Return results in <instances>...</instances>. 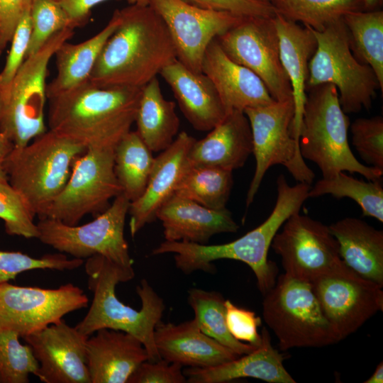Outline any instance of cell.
Segmentation results:
<instances>
[{"label": "cell", "instance_id": "obj_42", "mask_svg": "<svg viewBox=\"0 0 383 383\" xmlns=\"http://www.w3.org/2000/svg\"><path fill=\"white\" fill-rule=\"evenodd\" d=\"M28 4L11 40V48L6 63L0 72V90L6 88L12 81L26 58L32 31L31 6Z\"/></svg>", "mask_w": 383, "mask_h": 383}, {"label": "cell", "instance_id": "obj_13", "mask_svg": "<svg viewBox=\"0 0 383 383\" xmlns=\"http://www.w3.org/2000/svg\"><path fill=\"white\" fill-rule=\"evenodd\" d=\"M88 302L84 292L72 283L44 289L4 282L0 284V331L23 338L87 308Z\"/></svg>", "mask_w": 383, "mask_h": 383}, {"label": "cell", "instance_id": "obj_40", "mask_svg": "<svg viewBox=\"0 0 383 383\" xmlns=\"http://www.w3.org/2000/svg\"><path fill=\"white\" fill-rule=\"evenodd\" d=\"M30 16L32 31L26 57L38 52L57 32L74 28L56 0H33Z\"/></svg>", "mask_w": 383, "mask_h": 383}, {"label": "cell", "instance_id": "obj_36", "mask_svg": "<svg viewBox=\"0 0 383 383\" xmlns=\"http://www.w3.org/2000/svg\"><path fill=\"white\" fill-rule=\"evenodd\" d=\"M379 179L359 180L341 172L332 177L318 180L309 191L308 196L331 194L337 199H352L360 206L363 216L382 223L383 188Z\"/></svg>", "mask_w": 383, "mask_h": 383}, {"label": "cell", "instance_id": "obj_29", "mask_svg": "<svg viewBox=\"0 0 383 383\" xmlns=\"http://www.w3.org/2000/svg\"><path fill=\"white\" fill-rule=\"evenodd\" d=\"M119 22L116 9L109 23L91 38L77 44L67 42L55 53L57 74L47 85V98L52 99L89 80L99 53Z\"/></svg>", "mask_w": 383, "mask_h": 383}, {"label": "cell", "instance_id": "obj_18", "mask_svg": "<svg viewBox=\"0 0 383 383\" xmlns=\"http://www.w3.org/2000/svg\"><path fill=\"white\" fill-rule=\"evenodd\" d=\"M39 363L44 383H91L87 363L89 336L62 319L22 338Z\"/></svg>", "mask_w": 383, "mask_h": 383}, {"label": "cell", "instance_id": "obj_17", "mask_svg": "<svg viewBox=\"0 0 383 383\" xmlns=\"http://www.w3.org/2000/svg\"><path fill=\"white\" fill-rule=\"evenodd\" d=\"M148 4L164 21L177 60L195 72H201L203 57L211 42L245 18L201 9L183 0H148Z\"/></svg>", "mask_w": 383, "mask_h": 383}, {"label": "cell", "instance_id": "obj_50", "mask_svg": "<svg viewBox=\"0 0 383 383\" xmlns=\"http://www.w3.org/2000/svg\"><path fill=\"white\" fill-rule=\"evenodd\" d=\"M363 2L364 11H374L380 9L383 0H362Z\"/></svg>", "mask_w": 383, "mask_h": 383}, {"label": "cell", "instance_id": "obj_9", "mask_svg": "<svg viewBox=\"0 0 383 383\" xmlns=\"http://www.w3.org/2000/svg\"><path fill=\"white\" fill-rule=\"evenodd\" d=\"M311 30L317 46L309 63L306 89L332 84L345 113L370 109L379 84L372 68L354 56L343 18L321 31Z\"/></svg>", "mask_w": 383, "mask_h": 383}, {"label": "cell", "instance_id": "obj_53", "mask_svg": "<svg viewBox=\"0 0 383 383\" xmlns=\"http://www.w3.org/2000/svg\"><path fill=\"white\" fill-rule=\"evenodd\" d=\"M1 52H2V51H1V50H0V55H1Z\"/></svg>", "mask_w": 383, "mask_h": 383}, {"label": "cell", "instance_id": "obj_4", "mask_svg": "<svg viewBox=\"0 0 383 383\" xmlns=\"http://www.w3.org/2000/svg\"><path fill=\"white\" fill-rule=\"evenodd\" d=\"M84 269L93 299L87 313L75 328L89 337L103 328L128 333L143 343L149 361L160 360L154 333L161 321L165 305L149 282L143 279L136 287L141 300V309L137 311L124 304L116 294V285L132 279L135 272L126 270L101 255L87 258Z\"/></svg>", "mask_w": 383, "mask_h": 383}, {"label": "cell", "instance_id": "obj_15", "mask_svg": "<svg viewBox=\"0 0 383 383\" xmlns=\"http://www.w3.org/2000/svg\"><path fill=\"white\" fill-rule=\"evenodd\" d=\"M327 320L341 340L383 310V291L343 262L310 282Z\"/></svg>", "mask_w": 383, "mask_h": 383}, {"label": "cell", "instance_id": "obj_28", "mask_svg": "<svg viewBox=\"0 0 383 383\" xmlns=\"http://www.w3.org/2000/svg\"><path fill=\"white\" fill-rule=\"evenodd\" d=\"M343 261L361 277L383 287V231L347 217L328 226Z\"/></svg>", "mask_w": 383, "mask_h": 383}, {"label": "cell", "instance_id": "obj_33", "mask_svg": "<svg viewBox=\"0 0 383 383\" xmlns=\"http://www.w3.org/2000/svg\"><path fill=\"white\" fill-rule=\"evenodd\" d=\"M188 303L194 312V320L200 330L240 356L257 346L236 340L229 332L226 321L225 299L216 291L192 288L188 291Z\"/></svg>", "mask_w": 383, "mask_h": 383}, {"label": "cell", "instance_id": "obj_37", "mask_svg": "<svg viewBox=\"0 0 383 383\" xmlns=\"http://www.w3.org/2000/svg\"><path fill=\"white\" fill-rule=\"evenodd\" d=\"M19 338L16 332L0 331V383H28L30 374L37 377L39 363Z\"/></svg>", "mask_w": 383, "mask_h": 383}, {"label": "cell", "instance_id": "obj_21", "mask_svg": "<svg viewBox=\"0 0 383 383\" xmlns=\"http://www.w3.org/2000/svg\"><path fill=\"white\" fill-rule=\"evenodd\" d=\"M161 359L182 366L206 368L240 355L204 333L194 319L181 323H157L154 333Z\"/></svg>", "mask_w": 383, "mask_h": 383}, {"label": "cell", "instance_id": "obj_19", "mask_svg": "<svg viewBox=\"0 0 383 383\" xmlns=\"http://www.w3.org/2000/svg\"><path fill=\"white\" fill-rule=\"evenodd\" d=\"M195 140L187 132L182 131L173 143L155 157L144 192L131 202L128 213L132 237L146 224L157 219L158 210L174 194L189 167L188 154Z\"/></svg>", "mask_w": 383, "mask_h": 383}, {"label": "cell", "instance_id": "obj_12", "mask_svg": "<svg viewBox=\"0 0 383 383\" xmlns=\"http://www.w3.org/2000/svg\"><path fill=\"white\" fill-rule=\"evenodd\" d=\"M121 193L114 172V148H89L73 162L66 185L43 218L77 225L87 214L102 213Z\"/></svg>", "mask_w": 383, "mask_h": 383}, {"label": "cell", "instance_id": "obj_5", "mask_svg": "<svg viewBox=\"0 0 383 383\" xmlns=\"http://www.w3.org/2000/svg\"><path fill=\"white\" fill-rule=\"evenodd\" d=\"M350 125L333 84L310 88L299 137L302 157L314 162L323 178L349 172L358 173L367 180L379 179L383 170L362 164L352 152L348 138Z\"/></svg>", "mask_w": 383, "mask_h": 383}, {"label": "cell", "instance_id": "obj_3", "mask_svg": "<svg viewBox=\"0 0 383 383\" xmlns=\"http://www.w3.org/2000/svg\"><path fill=\"white\" fill-rule=\"evenodd\" d=\"M141 90L88 80L49 99V130L87 148H115L135 123Z\"/></svg>", "mask_w": 383, "mask_h": 383}, {"label": "cell", "instance_id": "obj_32", "mask_svg": "<svg viewBox=\"0 0 383 383\" xmlns=\"http://www.w3.org/2000/svg\"><path fill=\"white\" fill-rule=\"evenodd\" d=\"M343 22L347 28L351 50L360 62L369 65L383 91V11H356L346 13Z\"/></svg>", "mask_w": 383, "mask_h": 383}, {"label": "cell", "instance_id": "obj_45", "mask_svg": "<svg viewBox=\"0 0 383 383\" xmlns=\"http://www.w3.org/2000/svg\"><path fill=\"white\" fill-rule=\"evenodd\" d=\"M182 365L163 359L142 362L129 378L128 383H185L187 377Z\"/></svg>", "mask_w": 383, "mask_h": 383}, {"label": "cell", "instance_id": "obj_14", "mask_svg": "<svg viewBox=\"0 0 383 383\" xmlns=\"http://www.w3.org/2000/svg\"><path fill=\"white\" fill-rule=\"evenodd\" d=\"M216 39L232 60L261 79L274 101L293 99L291 84L280 60L273 16L245 18Z\"/></svg>", "mask_w": 383, "mask_h": 383}, {"label": "cell", "instance_id": "obj_47", "mask_svg": "<svg viewBox=\"0 0 383 383\" xmlns=\"http://www.w3.org/2000/svg\"><path fill=\"white\" fill-rule=\"evenodd\" d=\"M68 16L74 28L88 18L91 10L107 0H56Z\"/></svg>", "mask_w": 383, "mask_h": 383}, {"label": "cell", "instance_id": "obj_6", "mask_svg": "<svg viewBox=\"0 0 383 383\" xmlns=\"http://www.w3.org/2000/svg\"><path fill=\"white\" fill-rule=\"evenodd\" d=\"M87 148L48 130L28 145L13 147L4 167L8 182L40 218L60 194L73 162Z\"/></svg>", "mask_w": 383, "mask_h": 383}, {"label": "cell", "instance_id": "obj_8", "mask_svg": "<svg viewBox=\"0 0 383 383\" xmlns=\"http://www.w3.org/2000/svg\"><path fill=\"white\" fill-rule=\"evenodd\" d=\"M262 316L283 351L321 348L341 340L323 314L311 283L286 274L264 295Z\"/></svg>", "mask_w": 383, "mask_h": 383}, {"label": "cell", "instance_id": "obj_16", "mask_svg": "<svg viewBox=\"0 0 383 383\" xmlns=\"http://www.w3.org/2000/svg\"><path fill=\"white\" fill-rule=\"evenodd\" d=\"M271 248L280 256L284 274L309 282L343 262L328 226L299 212L284 223Z\"/></svg>", "mask_w": 383, "mask_h": 383}, {"label": "cell", "instance_id": "obj_31", "mask_svg": "<svg viewBox=\"0 0 383 383\" xmlns=\"http://www.w3.org/2000/svg\"><path fill=\"white\" fill-rule=\"evenodd\" d=\"M155 157L136 131H129L114 148V172L122 194L131 202L144 192Z\"/></svg>", "mask_w": 383, "mask_h": 383}, {"label": "cell", "instance_id": "obj_7", "mask_svg": "<svg viewBox=\"0 0 383 383\" xmlns=\"http://www.w3.org/2000/svg\"><path fill=\"white\" fill-rule=\"evenodd\" d=\"M73 34L74 28H67L52 35L38 52L25 59L11 83L0 90V131L14 147H23L47 131L48 65L60 46Z\"/></svg>", "mask_w": 383, "mask_h": 383}, {"label": "cell", "instance_id": "obj_2", "mask_svg": "<svg viewBox=\"0 0 383 383\" xmlns=\"http://www.w3.org/2000/svg\"><path fill=\"white\" fill-rule=\"evenodd\" d=\"M311 184L299 182L290 186L283 174L277 179V196L269 217L260 226L232 242L208 245L187 241L161 243L151 255L174 254L175 266L184 274L196 270L213 273L212 262L231 259L243 262L253 271L259 290L265 295L276 282L277 267L268 260L272 241L284 223L299 213L309 198Z\"/></svg>", "mask_w": 383, "mask_h": 383}, {"label": "cell", "instance_id": "obj_1", "mask_svg": "<svg viewBox=\"0 0 383 383\" xmlns=\"http://www.w3.org/2000/svg\"><path fill=\"white\" fill-rule=\"evenodd\" d=\"M119 22L104 45L89 81L99 87H143L177 60L168 29L148 4L118 9Z\"/></svg>", "mask_w": 383, "mask_h": 383}, {"label": "cell", "instance_id": "obj_35", "mask_svg": "<svg viewBox=\"0 0 383 383\" xmlns=\"http://www.w3.org/2000/svg\"><path fill=\"white\" fill-rule=\"evenodd\" d=\"M276 13L321 31L351 11H364L362 0H272Z\"/></svg>", "mask_w": 383, "mask_h": 383}, {"label": "cell", "instance_id": "obj_22", "mask_svg": "<svg viewBox=\"0 0 383 383\" xmlns=\"http://www.w3.org/2000/svg\"><path fill=\"white\" fill-rule=\"evenodd\" d=\"M148 360L143 343L123 331L100 329L87 342L91 383H128L138 367Z\"/></svg>", "mask_w": 383, "mask_h": 383}, {"label": "cell", "instance_id": "obj_10", "mask_svg": "<svg viewBox=\"0 0 383 383\" xmlns=\"http://www.w3.org/2000/svg\"><path fill=\"white\" fill-rule=\"evenodd\" d=\"M130 205L131 201L121 193L94 220L81 226L67 225L50 218H40L37 223L38 239L72 257L84 259L101 255L121 268L135 272L124 236Z\"/></svg>", "mask_w": 383, "mask_h": 383}, {"label": "cell", "instance_id": "obj_11", "mask_svg": "<svg viewBox=\"0 0 383 383\" xmlns=\"http://www.w3.org/2000/svg\"><path fill=\"white\" fill-rule=\"evenodd\" d=\"M243 112L250 123L256 163L247 193V207L253 201L266 172L274 165H284L299 182L311 184L315 174L305 163L299 143L292 134L293 99L274 101Z\"/></svg>", "mask_w": 383, "mask_h": 383}, {"label": "cell", "instance_id": "obj_48", "mask_svg": "<svg viewBox=\"0 0 383 383\" xmlns=\"http://www.w3.org/2000/svg\"><path fill=\"white\" fill-rule=\"evenodd\" d=\"M13 147V143L0 131V182H8L4 163Z\"/></svg>", "mask_w": 383, "mask_h": 383}, {"label": "cell", "instance_id": "obj_51", "mask_svg": "<svg viewBox=\"0 0 383 383\" xmlns=\"http://www.w3.org/2000/svg\"><path fill=\"white\" fill-rule=\"evenodd\" d=\"M130 4H135V3H142V4H148V0H128Z\"/></svg>", "mask_w": 383, "mask_h": 383}, {"label": "cell", "instance_id": "obj_39", "mask_svg": "<svg viewBox=\"0 0 383 383\" xmlns=\"http://www.w3.org/2000/svg\"><path fill=\"white\" fill-rule=\"evenodd\" d=\"M35 216L23 196L9 182H0V218L7 234L38 239Z\"/></svg>", "mask_w": 383, "mask_h": 383}, {"label": "cell", "instance_id": "obj_23", "mask_svg": "<svg viewBox=\"0 0 383 383\" xmlns=\"http://www.w3.org/2000/svg\"><path fill=\"white\" fill-rule=\"evenodd\" d=\"M170 87L184 117L199 131H209L228 113L213 84L176 60L160 73Z\"/></svg>", "mask_w": 383, "mask_h": 383}, {"label": "cell", "instance_id": "obj_38", "mask_svg": "<svg viewBox=\"0 0 383 383\" xmlns=\"http://www.w3.org/2000/svg\"><path fill=\"white\" fill-rule=\"evenodd\" d=\"M83 263V259H70L62 252L45 254L36 258L19 251L0 250V284L15 279L19 274L29 270H72Z\"/></svg>", "mask_w": 383, "mask_h": 383}, {"label": "cell", "instance_id": "obj_52", "mask_svg": "<svg viewBox=\"0 0 383 383\" xmlns=\"http://www.w3.org/2000/svg\"><path fill=\"white\" fill-rule=\"evenodd\" d=\"M257 1H263V2H267V3H270L271 2L272 0H257Z\"/></svg>", "mask_w": 383, "mask_h": 383}, {"label": "cell", "instance_id": "obj_30", "mask_svg": "<svg viewBox=\"0 0 383 383\" xmlns=\"http://www.w3.org/2000/svg\"><path fill=\"white\" fill-rule=\"evenodd\" d=\"M135 123L136 132L152 152H162L176 138L179 119L175 103L167 100L157 77L142 87Z\"/></svg>", "mask_w": 383, "mask_h": 383}, {"label": "cell", "instance_id": "obj_20", "mask_svg": "<svg viewBox=\"0 0 383 383\" xmlns=\"http://www.w3.org/2000/svg\"><path fill=\"white\" fill-rule=\"evenodd\" d=\"M201 72L213 84L228 113L233 110L244 111L274 101L261 79L232 60L216 38L204 53Z\"/></svg>", "mask_w": 383, "mask_h": 383}, {"label": "cell", "instance_id": "obj_43", "mask_svg": "<svg viewBox=\"0 0 383 383\" xmlns=\"http://www.w3.org/2000/svg\"><path fill=\"white\" fill-rule=\"evenodd\" d=\"M226 321L228 329L236 340L258 346L261 335L257 328L261 325V318L255 313L238 307L230 300H225Z\"/></svg>", "mask_w": 383, "mask_h": 383}, {"label": "cell", "instance_id": "obj_25", "mask_svg": "<svg viewBox=\"0 0 383 383\" xmlns=\"http://www.w3.org/2000/svg\"><path fill=\"white\" fill-rule=\"evenodd\" d=\"M167 241L207 244L218 233H235L239 226L226 208L216 210L174 194L156 214Z\"/></svg>", "mask_w": 383, "mask_h": 383}, {"label": "cell", "instance_id": "obj_44", "mask_svg": "<svg viewBox=\"0 0 383 383\" xmlns=\"http://www.w3.org/2000/svg\"><path fill=\"white\" fill-rule=\"evenodd\" d=\"M196 7L228 12L243 18H270L275 11L270 3L257 0H183Z\"/></svg>", "mask_w": 383, "mask_h": 383}, {"label": "cell", "instance_id": "obj_41", "mask_svg": "<svg viewBox=\"0 0 383 383\" xmlns=\"http://www.w3.org/2000/svg\"><path fill=\"white\" fill-rule=\"evenodd\" d=\"M352 143L361 158L383 170V118H359L350 125Z\"/></svg>", "mask_w": 383, "mask_h": 383}, {"label": "cell", "instance_id": "obj_34", "mask_svg": "<svg viewBox=\"0 0 383 383\" xmlns=\"http://www.w3.org/2000/svg\"><path fill=\"white\" fill-rule=\"evenodd\" d=\"M232 172L213 167L189 166L174 194L209 209H226L233 184Z\"/></svg>", "mask_w": 383, "mask_h": 383}, {"label": "cell", "instance_id": "obj_46", "mask_svg": "<svg viewBox=\"0 0 383 383\" xmlns=\"http://www.w3.org/2000/svg\"><path fill=\"white\" fill-rule=\"evenodd\" d=\"M32 0H0V50L13 36L28 4Z\"/></svg>", "mask_w": 383, "mask_h": 383}, {"label": "cell", "instance_id": "obj_26", "mask_svg": "<svg viewBox=\"0 0 383 383\" xmlns=\"http://www.w3.org/2000/svg\"><path fill=\"white\" fill-rule=\"evenodd\" d=\"M260 335V344L243 357L214 367L184 370L187 382L223 383L252 377L269 383H296L283 365V354L272 345L269 331L264 327Z\"/></svg>", "mask_w": 383, "mask_h": 383}, {"label": "cell", "instance_id": "obj_27", "mask_svg": "<svg viewBox=\"0 0 383 383\" xmlns=\"http://www.w3.org/2000/svg\"><path fill=\"white\" fill-rule=\"evenodd\" d=\"M273 21L279 38L281 62L292 90L294 115L292 134L299 143L306 99L309 63L316 49L317 42L311 28L308 26H301L276 13Z\"/></svg>", "mask_w": 383, "mask_h": 383}, {"label": "cell", "instance_id": "obj_24", "mask_svg": "<svg viewBox=\"0 0 383 383\" xmlns=\"http://www.w3.org/2000/svg\"><path fill=\"white\" fill-rule=\"evenodd\" d=\"M252 153L249 121L233 110L204 138L194 141L188 154L189 166H207L233 172L242 167Z\"/></svg>", "mask_w": 383, "mask_h": 383}, {"label": "cell", "instance_id": "obj_49", "mask_svg": "<svg viewBox=\"0 0 383 383\" xmlns=\"http://www.w3.org/2000/svg\"><path fill=\"white\" fill-rule=\"evenodd\" d=\"M365 383H382L383 382V362H381L377 366L374 373Z\"/></svg>", "mask_w": 383, "mask_h": 383}]
</instances>
